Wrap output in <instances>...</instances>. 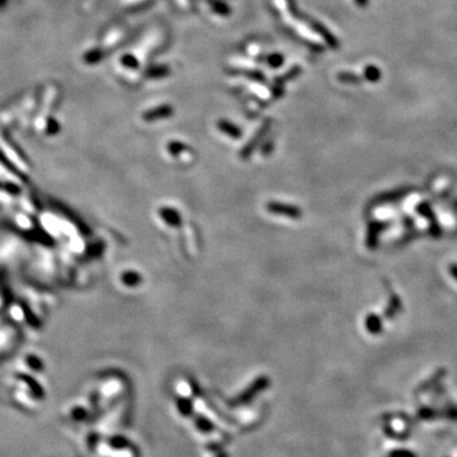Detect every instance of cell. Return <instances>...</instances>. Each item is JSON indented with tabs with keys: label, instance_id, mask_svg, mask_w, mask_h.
I'll return each instance as SVG.
<instances>
[{
	"label": "cell",
	"instance_id": "obj_5",
	"mask_svg": "<svg viewBox=\"0 0 457 457\" xmlns=\"http://www.w3.org/2000/svg\"><path fill=\"white\" fill-rule=\"evenodd\" d=\"M301 73H302V68H301V66H298V65H295V66H292V68H291L290 70L286 71L285 74H282V75L277 76V78L274 79L273 84H278V85H285V84L288 83V81L295 80L296 78H298V76L301 75Z\"/></svg>",
	"mask_w": 457,
	"mask_h": 457
},
{
	"label": "cell",
	"instance_id": "obj_8",
	"mask_svg": "<svg viewBox=\"0 0 457 457\" xmlns=\"http://www.w3.org/2000/svg\"><path fill=\"white\" fill-rule=\"evenodd\" d=\"M207 3L211 7L212 11L216 14H219V16L227 17L231 14V8L225 2H222V0H207Z\"/></svg>",
	"mask_w": 457,
	"mask_h": 457
},
{
	"label": "cell",
	"instance_id": "obj_13",
	"mask_svg": "<svg viewBox=\"0 0 457 457\" xmlns=\"http://www.w3.org/2000/svg\"><path fill=\"white\" fill-rule=\"evenodd\" d=\"M196 426H197V428H198L201 432H210V431H212V428H214V427H212V424L210 423V422L207 421V419H205V418H197L196 419Z\"/></svg>",
	"mask_w": 457,
	"mask_h": 457
},
{
	"label": "cell",
	"instance_id": "obj_4",
	"mask_svg": "<svg viewBox=\"0 0 457 457\" xmlns=\"http://www.w3.org/2000/svg\"><path fill=\"white\" fill-rule=\"evenodd\" d=\"M227 74H231V75H244L246 78L251 79V80L256 81H266V76L263 73H261L259 70H249V69H229Z\"/></svg>",
	"mask_w": 457,
	"mask_h": 457
},
{
	"label": "cell",
	"instance_id": "obj_16",
	"mask_svg": "<svg viewBox=\"0 0 457 457\" xmlns=\"http://www.w3.org/2000/svg\"><path fill=\"white\" fill-rule=\"evenodd\" d=\"M354 3L360 8H366V7H369L370 0H354Z\"/></svg>",
	"mask_w": 457,
	"mask_h": 457
},
{
	"label": "cell",
	"instance_id": "obj_14",
	"mask_svg": "<svg viewBox=\"0 0 457 457\" xmlns=\"http://www.w3.org/2000/svg\"><path fill=\"white\" fill-rule=\"evenodd\" d=\"M122 63H123V65H126L127 68L136 69L137 66H139V61H137V59H136L135 56H131V55H126L125 58L122 59Z\"/></svg>",
	"mask_w": 457,
	"mask_h": 457
},
{
	"label": "cell",
	"instance_id": "obj_12",
	"mask_svg": "<svg viewBox=\"0 0 457 457\" xmlns=\"http://www.w3.org/2000/svg\"><path fill=\"white\" fill-rule=\"evenodd\" d=\"M178 410H179L180 414H183V416H186V417L191 416V413H192L191 401H189V400H186V399L178 400Z\"/></svg>",
	"mask_w": 457,
	"mask_h": 457
},
{
	"label": "cell",
	"instance_id": "obj_1",
	"mask_svg": "<svg viewBox=\"0 0 457 457\" xmlns=\"http://www.w3.org/2000/svg\"><path fill=\"white\" fill-rule=\"evenodd\" d=\"M287 8H288V11H290L291 16L295 17L296 19H301V21L305 22V23L308 24V26L310 27L314 32H316L319 36L324 39V42L328 44V46H329L330 48H334V50H337V48L339 47V41H338L337 37H335L334 34H333L332 32H330L329 29L324 26V24H322L319 21H316V19L311 18V17L306 16V14L300 13V12H298L297 6H296V3H295V0H287Z\"/></svg>",
	"mask_w": 457,
	"mask_h": 457
},
{
	"label": "cell",
	"instance_id": "obj_10",
	"mask_svg": "<svg viewBox=\"0 0 457 457\" xmlns=\"http://www.w3.org/2000/svg\"><path fill=\"white\" fill-rule=\"evenodd\" d=\"M338 81L344 84H361L363 79L357 74L349 73V71H340L337 74Z\"/></svg>",
	"mask_w": 457,
	"mask_h": 457
},
{
	"label": "cell",
	"instance_id": "obj_9",
	"mask_svg": "<svg viewBox=\"0 0 457 457\" xmlns=\"http://www.w3.org/2000/svg\"><path fill=\"white\" fill-rule=\"evenodd\" d=\"M170 75V69L167 65H157L147 69L146 76L151 79H162Z\"/></svg>",
	"mask_w": 457,
	"mask_h": 457
},
{
	"label": "cell",
	"instance_id": "obj_2",
	"mask_svg": "<svg viewBox=\"0 0 457 457\" xmlns=\"http://www.w3.org/2000/svg\"><path fill=\"white\" fill-rule=\"evenodd\" d=\"M174 113V108L170 105H163L158 106V107L153 108V110L147 111L144 115V118L146 121H157L162 120V118H168L170 116H173Z\"/></svg>",
	"mask_w": 457,
	"mask_h": 457
},
{
	"label": "cell",
	"instance_id": "obj_6",
	"mask_svg": "<svg viewBox=\"0 0 457 457\" xmlns=\"http://www.w3.org/2000/svg\"><path fill=\"white\" fill-rule=\"evenodd\" d=\"M217 126H219V128L222 131V132L226 133V135H229V136H231V137H235V139H238V137H240L241 136L240 128H239L236 125H234V123H231L230 121L220 120L219 123H217Z\"/></svg>",
	"mask_w": 457,
	"mask_h": 457
},
{
	"label": "cell",
	"instance_id": "obj_3",
	"mask_svg": "<svg viewBox=\"0 0 457 457\" xmlns=\"http://www.w3.org/2000/svg\"><path fill=\"white\" fill-rule=\"evenodd\" d=\"M267 386V380L266 379H259L257 381V384L251 385V387H249L245 392H243L241 395H239L238 399L234 401V404H243V402H248L257 392H259L261 390H263Z\"/></svg>",
	"mask_w": 457,
	"mask_h": 457
},
{
	"label": "cell",
	"instance_id": "obj_11",
	"mask_svg": "<svg viewBox=\"0 0 457 457\" xmlns=\"http://www.w3.org/2000/svg\"><path fill=\"white\" fill-rule=\"evenodd\" d=\"M266 63L268 64L271 68L278 69L283 65V63H285V58H283V55H281V54L274 53V54H271V55L267 56Z\"/></svg>",
	"mask_w": 457,
	"mask_h": 457
},
{
	"label": "cell",
	"instance_id": "obj_7",
	"mask_svg": "<svg viewBox=\"0 0 457 457\" xmlns=\"http://www.w3.org/2000/svg\"><path fill=\"white\" fill-rule=\"evenodd\" d=\"M363 78L370 83H377L382 78L381 69L376 65H367L363 69Z\"/></svg>",
	"mask_w": 457,
	"mask_h": 457
},
{
	"label": "cell",
	"instance_id": "obj_15",
	"mask_svg": "<svg viewBox=\"0 0 457 457\" xmlns=\"http://www.w3.org/2000/svg\"><path fill=\"white\" fill-rule=\"evenodd\" d=\"M391 456L392 457H412L413 454H410L409 452H405V451H396V452H392Z\"/></svg>",
	"mask_w": 457,
	"mask_h": 457
}]
</instances>
